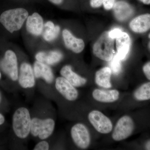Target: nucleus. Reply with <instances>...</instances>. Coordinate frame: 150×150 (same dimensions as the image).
I'll return each mask as SVG.
<instances>
[{
  "label": "nucleus",
  "mask_w": 150,
  "mask_h": 150,
  "mask_svg": "<svg viewBox=\"0 0 150 150\" xmlns=\"http://www.w3.org/2000/svg\"><path fill=\"white\" fill-rule=\"evenodd\" d=\"M31 117L27 108L22 106L16 110L13 115L12 126L14 134L18 138L23 140L30 134Z\"/></svg>",
  "instance_id": "1"
},
{
  "label": "nucleus",
  "mask_w": 150,
  "mask_h": 150,
  "mask_svg": "<svg viewBox=\"0 0 150 150\" xmlns=\"http://www.w3.org/2000/svg\"><path fill=\"white\" fill-rule=\"evenodd\" d=\"M28 16L25 9L18 8L4 11L0 16V22L11 33L18 31L21 28Z\"/></svg>",
  "instance_id": "2"
},
{
  "label": "nucleus",
  "mask_w": 150,
  "mask_h": 150,
  "mask_svg": "<svg viewBox=\"0 0 150 150\" xmlns=\"http://www.w3.org/2000/svg\"><path fill=\"white\" fill-rule=\"evenodd\" d=\"M56 127V122L53 118L48 117L32 118L30 135L40 140H46L52 136Z\"/></svg>",
  "instance_id": "3"
},
{
  "label": "nucleus",
  "mask_w": 150,
  "mask_h": 150,
  "mask_svg": "<svg viewBox=\"0 0 150 150\" xmlns=\"http://www.w3.org/2000/svg\"><path fill=\"white\" fill-rule=\"evenodd\" d=\"M95 56L105 62H110L115 55L114 39L110 37L108 31L101 34L93 48Z\"/></svg>",
  "instance_id": "4"
},
{
  "label": "nucleus",
  "mask_w": 150,
  "mask_h": 150,
  "mask_svg": "<svg viewBox=\"0 0 150 150\" xmlns=\"http://www.w3.org/2000/svg\"><path fill=\"white\" fill-rule=\"evenodd\" d=\"M0 67L11 80L16 81L18 79V68L16 54L11 50L6 51L0 62Z\"/></svg>",
  "instance_id": "5"
},
{
  "label": "nucleus",
  "mask_w": 150,
  "mask_h": 150,
  "mask_svg": "<svg viewBox=\"0 0 150 150\" xmlns=\"http://www.w3.org/2000/svg\"><path fill=\"white\" fill-rule=\"evenodd\" d=\"M134 129V121L129 115H124L117 121L112 137L115 141H122L130 137Z\"/></svg>",
  "instance_id": "6"
},
{
  "label": "nucleus",
  "mask_w": 150,
  "mask_h": 150,
  "mask_svg": "<svg viewBox=\"0 0 150 150\" xmlns=\"http://www.w3.org/2000/svg\"><path fill=\"white\" fill-rule=\"evenodd\" d=\"M72 139L79 149H85L91 144V136L86 126L82 123H77L72 127L71 130Z\"/></svg>",
  "instance_id": "7"
},
{
  "label": "nucleus",
  "mask_w": 150,
  "mask_h": 150,
  "mask_svg": "<svg viewBox=\"0 0 150 150\" xmlns=\"http://www.w3.org/2000/svg\"><path fill=\"white\" fill-rule=\"evenodd\" d=\"M88 118L92 125L99 133L107 134L112 131V122L108 117L100 111L93 110L89 113Z\"/></svg>",
  "instance_id": "8"
},
{
  "label": "nucleus",
  "mask_w": 150,
  "mask_h": 150,
  "mask_svg": "<svg viewBox=\"0 0 150 150\" xmlns=\"http://www.w3.org/2000/svg\"><path fill=\"white\" fill-rule=\"evenodd\" d=\"M18 82L21 88L27 89L33 88L36 85V78L33 68L29 63H23L20 67Z\"/></svg>",
  "instance_id": "9"
},
{
  "label": "nucleus",
  "mask_w": 150,
  "mask_h": 150,
  "mask_svg": "<svg viewBox=\"0 0 150 150\" xmlns=\"http://www.w3.org/2000/svg\"><path fill=\"white\" fill-rule=\"evenodd\" d=\"M54 86L56 91L67 100L73 101L77 99V90L63 77H58L55 79Z\"/></svg>",
  "instance_id": "10"
},
{
  "label": "nucleus",
  "mask_w": 150,
  "mask_h": 150,
  "mask_svg": "<svg viewBox=\"0 0 150 150\" xmlns=\"http://www.w3.org/2000/svg\"><path fill=\"white\" fill-rule=\"evenodd\" d=\"M33 70L36 79H42L48 84H51L55 81L54 73L49 65L36 61Z\"/></svg>",
  "instance_id": "11"
},
{
  "label": "nucleus",
  "mask_w": 150,
  "mask_h": 150,
  "mask_svg": "<svg viewBox=\"0 0 150 150\" xmlns=\"http://www.w3.org/2000/svg\"><path fill=\"white\" fill-rule=\"evenodd\" d=\"M112 9L115 18L121 21L128 19L134 13L133 7L126 0H117Z\"/></svg>",
  "instance_id": "12"
},
{
  "label": "nucleus",
  "mask_w": 150,
  "mask_h": 150,
  "mask_svg": "<svg viewBox=\"0 0 150 150\" xmlns=\"http://www.w3.org/2000/svg\"><path fill=\"white\" fill-rule=\"evenodd\" d=\"M65 46L68 49L76 54L83 51L85 43L82 39L75 37L68 30L64 29L62 33Z\"/></svg>",
  "instance_id": "13"
},
{
  "label": "nucleus",
  "mask_w": 150,
  "mask_h": 150,
  "mask_svg": "<svg viewBox=\"0 0 150 150\" xmlns=\"http://www.w3.org/2000/svg\"><path fill=\"white\" fill-rule=\"evenodd\" d=\"M129 26L133 32L138 33H144L150 29V14L140 15L133 19Z\"/></svg>",
  "instance_id": "14"
},
{
  "label": "nucleus",
  "mask_w": 150,
  "mask_h": 150,
  "mask_svg": "<svg viewBox=\"0 0 150 150\" xmlns=\"http://www.w3.org/2000/svg\"><path fill=\"white\" fill-rule=\"evenodd\" d=\"M43 18L39 14L34 13L28 17L26 29L30 34L35 36L41 35L43 32Z\"/></svg>",
  "instance_id": "15"
},
{
  "label": "nucleus",
  "mask_w": 150,
  "mask_h": 150,
  "mask_svg": "<svg viewBox=\"0 0 150 150\" xmlns=\"http://www.w3.org/2000/svg\"><path fill=\"white\" fill-rule=\"evenodd\" d=\"M116 39V55L122 61L126 59L130 51L131 38L128 33L122 32Z\"/></svg>",
  "instance_id": "16"
},
{
  "label": "nucleus",
  "mask_w": 150,
  "mask_h": 150,
  "mask_svg": "<svg viewBox=\"0 0 150 150\" xmlns=\"http://www.w3.org/2000/svg\"><path fill=\"white\" fill-rule=\"evenodd\" d=\"M60 74L62 76L65 78L76 88L83 86L87 81L85 78L74 72L72 67L69 65L64 66L61 69Z\"/></svg>",
  "instance_id": "17"
},
{
  "label": "nucleus",
  "mask_w": 150,
  "mask_h": 150,
  "mask_svg": "<svg viewBox=\"0 0 150 150\" xmlns=\"http://www.w3.org/2000/svg\"><path fill=\"white\" fill-rule=\"evenodd\" d=\"M93 97L97 101L102 103H112L118 100L119 92L116 90L96 89L93 92Z\"/></svg>",
  "instance_id": "18"
},
{
  "label": "nucleus",
  "mask_w": 150,
  "mask_h": 150,
  "mask_svg": "<svg viewBox=\"0 0 150 150\" xmlns=\"http://www.w3.org/2000/svg\"><path fill=\"white\" fill-rule=\"evenodd\" d=\"M36 61L49 65H54L60 62L63 55L60 51H53L49 52H39L35 56Z\"/></svg>",
  "instance_id": "19"
},
{
  "label": "nucleus",
  "mask_w": 150,
  "mask_h": 150,
  "mask_svg": "<svg viewBox=\"0 0 150 150\" xmlns=\"http://www.w3.org/2000/svg\"><path fill=\"white\" fill-rule=\"evenodd\" d=\"M111 74L110 67H105L100 69L96 73V83L103 88H110L112 87L110 83Z\"/></svg>",
  "instance_id": "20"
},
{
  "label": "nucleus",
  "mask_w": 150,
  "mask_h": 150,
  "mask_svg": "<svg viewBox=\"0 0 150 150\" xmlns=\"http://www.w3.org/2000/svg\"><path fill=\"white\" fill-rule=\"evenodd\" d=\"M44 26L45 30L43 33V38L48 42L55 40L59 35L60 27L59 25H55L51 21L47 22Z\"/></svg>",
  "instance_id": "21"
},
{
  "label": "nucleus",
  "mask_w": 150,
  "mask_h": 150,
  "mask_svg": "<svg viewBox=\"0 0 150 150\" xmlns=\"http://www.w3.org/2000/svg\"><path fill=\"white\" fill-rule=\"evenodd\" d=\"M134 96L137 100H149L150 99V82L146 83L140 86L134 93Z\"/></svg>",
  "instance_id": "22"
},
{
  "label": "nucleus",
  "mask_w": 150,
  "mask_h": 150,
  "mask_svg": "<svg viewBox=\"0 0 150 150\" xmlns=\"http://www.w3.org/2000/svg\"><path fill=\"white\" fill-rule=\"evenodd\" d=\"M121 61L116 54L110 61L109 66L112 73L117 75L120 73L121 69Z\"/></svg>",
  "instance_id": "23"
},
{
  "label": "nucleus",
  "mask_w": 150,
  "mask_h": 150,
  "mask_svg": "<svg viewBox=\"0 0 150 150\" xmlns=\"http://www.w3.org/2000/svg\"><path fill=\"white\" fill-rule=\"evenodd\" d=\"M50 145L46 140H40L34 146L33 150H48L50 149Z\"/></svg>",
  "instance_id": "24"
},
{
  "label": "nucleus",
  "mask_w": 150,
  "mask_h": 150,
  "mask_svg": "<svg viewBox=\"0 0 150 150\" xmlns=\"http://www.w3.org/2000/svg\"><path fill=\"white\" fill-rule=\"evenodd\" d=\"M116 1L117 0H103L102 6L106 10H110L113 8Z\"/></svg>",
  "instance_id": "25"
},
{
  "label": "nucleus",
  "mask_w": 150,
  "mask_h": 150,
  "mask_svg": "<svg viewBox=\"0 0 150 150\" xmlns=\"http://www.w3.org/2000/svg\"><path fill=\"white\" fill-rule=\"evenodd\" d=\"M123 32L121 29L119 28H115L110 31H108L109 36L110 38L114 39L117 38Z\"/></svg>",
  "instance_id": "26"
},
{
  "label": "nucleus",
  "mask_w": 150,
  "mask_h": 150,
  "mask_svg": "<svg viewBox=\"0 0 150 150\" xmlns=\"http://www.w3.org/2000/svg\"><path fill=\"white\" fill-rule=\"evenodd\" d=\"M103 0H89L90 6L93 8H98L103 6Z\"/></svg>",
  "instance_id": "27"
},
{
  "label": "nucleus",
  "mask_w": 150,
  "mask_h": 150,
  "mask_svg": "<svg viewBox=\"0 0 150 150\" xmlns=\"http://www.w3.org/2000/svg\"><path fill=\"white\" fill-rule=\"evenodd\" d=\"M143 70L146 77L150 81V62L146 63L144 65Z\"/></svg>",
  "instance_id": "28"
},
{
  "label": "nucleus",
  "mask_w": 150,
  "mask_h": 150,
  "mask_svg": "<svg viewBox=\"0 0 150 150\" xmlns=\"http://www.w3.org/2000/svg\"><path fill=\"white\" fill-rule=\"evenodd\" d=\"M48 1L56 5H60L63 4L64 0H48Z\"/></svg>",
  "instance_id": "29"
},
{
  "label": "nucleus",
  "mask_w": 150,
  "mask_h": 150,
  "mask_svg": "<svg viewBox=\"0 0 150 150\" xmlns=\"http://www.w3.org/2000/svg\"><path fill=\"white\" fill-rule=\"evenodd\" d=\"M5 121V118L2 113L0 112V126H1L4 124Z\"/></svg>",
  "instance_id": "30"
},
{
  "label": "nucleus",
  "mask_w": 150,
  "mask_h": 150,
  "mask_svg": "<svg viewBox=\"0 0 150 150\" xmlns=\"http://www.w3.org/2000/svg\"><path fill=\"white\" fill-rule=\"evenodd\" d=\"M140 2L146 5H150V0H138Z\"/></svg>",
  "instance_id": "31"
},
{
  "label": "nucleus",
  "mask_w": 150,
  "mask_h": 150,
  "mask_svg": "<svg viewBox=\"0 0 150 150\" xmlns=\"http://www.w3.org/2000/svg\"><path fill=\"white\" fill-rule=\"evenodd\" d=\"M145 148L146 149L150 150V140L146 143Z\"/></svg>",
  "instance_id": "32"
},
{
  "label": "nucleus",
  "mask_w": 150,
  "mask_h": 150,
  "mask_svg": "<svg viewBox=\"0 0 150 150\" xmlns=\"http://www.w3.org/2000/svg\"><path fill=\"white\" fill-rule=\"evenodd\" d=\"M1 93H0V103H1Z\"/></svg>",
  "instance_id": "33"
},
{
  "label": "nucleus",
  "mask_w": 150,
  "mask_h": 150,
  "mask_svg": "<svg viewBox=\"0 0 150 150\" xmlns=\"http://www.w3.org/2000/svg\"><path fill=\"white\" fill-rule=\"evenodd\" d=\"M1 73L0 71V79H1Z\"/></svg>",
  "instance_id": "34"
}]
</instances>
